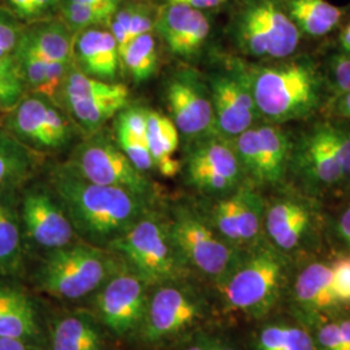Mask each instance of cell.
Listing matches in <instances>:
<instances>
[{
    "label": "cell",
    "instance_id": "1",
    "mask_svg": "<svg viewBox=\"0 0 350 350\" xmlns=\"http://www.w3.org/2000/svg\"><path fill=\"white\" fill-rule=\"evenodd\" d=\"M49 185L63 205L75 235L101 248H108L126 234L154 205L122 188L88 182L65 163L51 170Z\"/></svg>",
    "mask_w": 350,
    "mask_h": 350
},
{
    "label": "cell",
    "instance_id": "2",
    "mask_svg": "<svg viewBox=\"0 0 350 350\" xmlns=\"http://www.w3.org/2000/svg\"><path fill=\"white\" fill-rule=\"evenodd\" d=\"M261 121L283 125L309 118L325 100L327 81L309 57H288L267 64L243 60Z\"/></svg>",
    "mask_w": 350,
    "mask_h": 350
},
{
    "label": "cell",
    "instance_id": "3",
    "mask_svg": "<svg viewBox=\"0 0 350 350\" xmlns=\"http://www.w3.org/2000/svg\"><path fill=\"white\" fill-rule=\"evenodd\" d=\"M291 271L289 256L263 238L244 250L238 262L215 284L227 312L258 319L271 313L282 300Z\"/></svg>",
    "mask_w": 350,
    "mask_h": 350
},
{
    "label": "cell",
    "instance_id": "4",
    "mask_svg": "<svg viewBox=\"0 0 350 350\" xmlns=\"http://www.w3.org/2000/svg\"><path fill=\"white\" fill-rule=\"evenodd\" d=\"M227 36L241 56L262 62L288 59L300 47V30L283 0H234Z\"/></svg>",
    "mask_w": 350,
    "mask_h": 350
},
{
    "label": "cell",
    "instance_id": "5",
    "mask_svg": "<svg viewBox=\"0 0 350 350\" xmlns=\"http://www.w3.org/2000/svg\"><path fill=\"white\" fill-rule=\"evenodd\" d=\"M289 172L308 196L350 186V129L318 122L293 142Z\"/></svg>",
    "mask_w": 350,
    "mask_h": 350
},
{
    "label": "cell",
    "instance_id": "6",
    "mask_svg": "<svg viewBox=\"0 0 350 350\" xmlns=\"http://www.w3.org/2000/svg\"><path fill=\"white\" fill-rule=\"evenodd\" d=\"M108 250L121 257L147 286L174 283L187 273V263L175 245L167 217L154 209L146 214Z\"/></svg>",
    "mask_w": 350,
    "mask_h": 350
},
{
    "label": "cell",
    "instance_id": "7",
    "mask_svg": "<svg viewBox=\"0 0 350 350\" xmlns=\"http://www.w3.org/2000/svg\"><path fill=\"white\" fill-rule=\"evenodd\" d=\"M125 267L118 254L88 243H72L50 250L42 263L38 280L53 297L78 300L99 288Z\"/></svg>",
    "mask_w": 350,
    "mask_h": 350
},
{
    "label": "cell",
    "instance_id": "8",
    "mask_svg": "<svg viewBox=\"0 0 350 350\" xmlns=\"http://www.w3.org/2000/svg\"><path fill=\"white\" fill-rule=\"evenodd\" d=\"M65 165L88 182L122 188L152 202L157 199L150 175L130 161L105 127L77 142Z\"/></svg>",
    "mask_w": 350,
    "mask_h": 350
},
{
    "label": "cell",
    "instance_id": "9",
    "mask_svg": "<svg viewBox=\"0 0 350 350\" xmlns=\"http://www.w3.org/2000/svg\"><path fill=\"white\" fill-rule=\"evenodd\" d=\"M3 129L27 148L44 156L73 148L83 137L63 107L36 92H26L5 112Z\"/></svg>",
    "mask_w": 350,
    "mask_h": 350
},
{
    "label": "cell",
    "instance_id": "10",
    "mask_svg": "<svg viewBox=\"0 0 350 350\" xmlns=\"http://www.w3.org/2000/svg\"><path fill=\"white\" fill-rule=\"evenodd\" d=\"M167 221L175 245L188 267L215 283L234 267L244 252L226 241L204 213L186 204L175 205Z\"/></svg>",
    "mask_w": 350,
    "mask_h": 350
},
{
    "label": "cell",
    "instance_id": "11",
    "mask_svg": "<svg viewBox=\"0 0 350 350\" xmlns=\"http://www.w3.org/2000/svg\"><path fill=\"white\" fill-rule=\"evenodd\" d=\"M180 175L187 186L211 199L226 196L245 182L232 140L219 134L183 144Z\"/></svg>",
    "mask_w": 350,
    "mask_h": 350
},
{
    "label": "cell",
    "instance_id": "12",
    "mask_svg": "<svg viewBox=\"0 0 350 350\" xmlns=\"http://www.w3.org/2000/svg\"><path fill=\"white\" fill-rule=\"evenodd\" d=\"M163 99L182 144L218 134L209 86L198 69L183 65L166 75Z\"/></svg>",
    "mask_w": 350,
    "mask_h": 350
},
{
    "label": "cell",
    "instance_id": "13",
    "mask_svg": "<svg viewBox=\"0 0 350 350\" xmlns=\"http://www.w3.org/2000/svg\"><path fill=\"white\" fill-rule=\"evenodd\" d=\"M59 103L82 135L88 137L107 127L130 104V91L122 82L90 78L73 64L65 77Z\"/></svg>",
    "mask_w": 350,
    "mask_h": 350
},
{
    "label": "cell",
    "instance_id": "14",
    "mask_svg": "<svg viewBox=\"0 0 350 350\" xmlns=\"http://www.w3.org/2000/svg\"><path fill=\"white\" fill-rule=\"evenodd\" d=\"M231 140L247 182L261 189L286 180L293 140L282 125L260 122Z\"/></svg>",
    "mask_w": 350,
    "mask_h": 350
},
{
    "label": "cell",
    "instance_id": "15",
    "mask_svg": "<svg viewBox=\"0 0 350 350\" xmlns=\"http://www.w3.org/2000/svg\"><path fill=\"white\" fill-rule=\"evenodd\" d=\"M204 75L211 91L217 133L221 137L237 138L262 122L244 72L243 59L231 57L212 66Z\"/></svg>",
    "mask_w": 350,
    "mask_h": 350
},
{
    "label": "cell",
    "instance_id": "16",
    "mask_svg": "<svg viewBox=\"0 0 350 350\" xmlns=\"http://www.w3.org/2000/svg\"><path fill=\"white\" fill-rule=\"evenodd\" d=\"M266 199L260 188L244 182L234 192L213 199L201 211L213 228L239 250H247L265 238L263 217Z\"/></svg>",
    "mask_w": 350,
    "mask_h": 350
},
{
    "label": "cell",
    "instance_id": "17",
    "mask_svg": "<svg viewBox=\"0 0 350 350\" xmlns=\"http://www.w3.org/2000/svg\"><path fill=\"white\" fill-rule=\"evenodd\" d=\"M318 226V212L309 198L283 193L266 200L263 234L282 253L291 256L310 245Z\"/></svg>",
    "mask_w": 350,
    "mask_h": 350
},
{
    "label": "cell",
    "instance_id": "18",
    "mask_svg": "<svg viewBox=\"0 0 350 350\" xmlns=\"http://www.w3.org/2000/svg\"><path fill=\"white\" fill-rule=\"evenodd\" d=\"M21 192L18 211L27 238L49 252L75 243V228L50 185L30 186Z\"/></svg>",
    "mask_w": 350,
    "mask_h": 350
},
{
    "label": "cell",
    "instance_id": "19",
    "mask_svg": "<svg viewBox=\"0 0 350 350\" xmlns=\"http://www.w3.org/2000/svg\"><path fill=\"white\" fill-rule=\"evenodd\" d=\"M147 284L129 267H122L100 287L95 309L101 323L117 336L140 327L147 309Z\"/></svg>",
    "mask_w": 350,
    "mask_h": 350
},
{
    "label": "cell",
    "instance_id": "20",
    "mask_svg": "<svg viewBox=\"0 0 350 350\" xmlns=\"http://www.w3.org/2000/svg\"><path fill=\"white\" fill-rule=\"evenodd\" d=\"M153 34L165 51L182 63L200 56L212 34L209 13L185 4L159 5Z\"/></svg>",
    "mask_w": 350,
    "mask_h": 350
},
{
    "label": "cell",
    "instance_id": "21",
    "mask_svg": "<svg viewBox=\"0 0 350 350\" xmlns=\"http://www.w3.org/2000/svg\"><path fill=\"white\" fill-rule=\"evenodd\" d=\"M202 314L204 305L195 293L173 283L163 284L147 304L139 327L142 338L148 342L173 338L196 325Z\"/></svg>",
    "mask_w": 350,
    "mask_h": 350
},
{
    "label": "cell",
    "instance_id": "22",
    "mask_svg": "<svg viewBox=\"0 0 350 350\" xmlns=\"http://www.w3.org/2000/svg\"><path fill=\"white\" fill-rule=\"evenodd\" d=\"M291 288L292 300L302 325L340 313L341 306L335 296L329 262L314 261L305 265L293 276Z\"/></svg>",
    "mask_w": 350,
    "mask_h": 350
},
{
    "label": "cell",
    "instance_id": "23",
    "mask_svg": "<svg viewBox=\"0 0 350 350\" xmlns=\"http://www.w3.org/2000/svg\"><path fill=\"white\" fill-rule=\"evenodd\" d=\"M73 64L90 78L121 82L122 62L116 39L108 27H90L75 36Z\"/></svg>",
    "mask_w": 350,
    "mask_h": 350
},
{
    "label": "cell",
    "instance_id": "24",
    "mask_svg": "<svg viewBox=\"0 0 350 350\" xmlns=\"http://www.w3.org/2000/svg\"><path fill=\"white\" fill-rule=\"evenodd\" d=\"M46 156L0 129V195L20 193L42 169Z\"/></svg>",
    "mask_w": 350,
    "mask_h": 350
},
{
    "label": "cell",
    "instance_id": "25",
    "mask_svg": "<svg viewBox=\"0 0 350 350\" xmlns=\"http://www.w3.org/2000/svg\"><path fill=\"white\" fill-rule=\"evenodd\" d=\"M147 143L154 172L163 178L180 174V159L176 157L182 142L179 131L165 113L147 108Z\"/></svg>",
    "mask_w": 350,
    "mask_h": 350
},
{
    "label": "cell",
    "instance_id": "26",
    "mask_svg": "<svg viewBox=\"0 0 350 350\" xmlns=\"http://www.w3.org/2000/svg\"><path fill=\"white\" fill-rule=\"evenodd\" d=\"M20 42L47 62L73 63L75 34L59 16L24 25Z\"/></svg>",
    "mask_w": 350,
    "mask_h": 350
},
{
    "label": "cell",
    "instance_id": "27",
    "mask_svg": "<svg viewBox=\"0 0 350 350\" xmlns=\"http://www.w3.org/2000/svg\"><path fill=\"white\" fill-rule=\"evenodd\" d=\"M288 16L301 36L321 38L332 33L342 18V10L327 0H283Z\"/></svg>",
    "mask_w": 350,
    "mask_h": 350
},
{
    "label": "cell",
    "instance_id": "28",
    "mask_svg": "<svg viewBox=\"0 0 350 350\" xmlns=\"http://www.w3.org/2000/svg\"><path fill=\"white\" fill-rule=\"evenodd\" d=\"M159 5L153 0H125L113 13L108 29L120 52L135 38L153 33Z\"/></svg>",
    "mask_w": 350,
    "mask_h": 350
},
{
    "label": "cell",
    "instance_id": "29",
    "mask_svg": "<svg viewBox=\"0 0 350 350\" xmlns=\"http://www.w3.org/2000/svg\"><path fill=\"white\" fill-rule=\"evenodd\" d=\"M18 193L0 195V273H13L23 261Z\"/></svg>",
    "mask_w": 350,
    "mask_h": 350
},
{
    "label": "cell",
    "instance_id": "30",
    "mask_svg": "<svg viewBox=\"0 0 350 350\" xmlns=\"http://www.w3.org/2000/svg\"><path fill=\"white\" fill-rule=\"evenodd\" d=\"M52 350H105L98 325L86 315L72 314L57 321L51 332Z\"/></svg>",
    "mask_w": 350,
    "mask_h": 350
},
{
    "label": "cell",
    "instance_id": "31",
    "mask_svg": "<svg viewBox=\"0 0 350 350\" xmlns=\"http://www.w3.org/2000/svg\"><path fill=\"white\" fill-rule=\"evenodd\" d=\"M124 75L135 85H144L159 72V40L153 33H147L133 39L120 52Z\"/></svg>",
    "mask_w": 350,
    "mask_h": 350
},
{
    "label": "cell",
    "instance_id": "32",
    "mask_svg": "<svg viewBox=\"0 0 350 350\" xmlns=\"http://www.w3.org/2000/svg\"><path fill=\"white\" fill-rule=\"evenodd\" d=\"M38 332L31 302L21 292L10 289L0 302V338H26Z\"/></svg>",
    "mask_w": 350,
    "mask_h": 350
},
{
    "label": "cell",
    "instance_id": "33",
    "mask_svg": "<svg viewBox=\"0 0 350 350\" xmlns=\"http://www.w3.org/2000/svg\"><path fill=\"white\" fill-rule=\"evenodd\" d=\"M253 350H317L312 331L301 322H271L262 325Z\"/></svg>",
    "mask_w": 350,
    "mask_h": 350
},
{
    "label": "cell",
    "instance_id": "34",
    "mask_svg": "<svg viewBox=\"0 0 350 350\" xmlns=\"http://www.w3.org/2000/svg\"><path fill=\"white\" fill-rule=\"evenodd\" d=\"M112 13L92 8L83 4L75 3H60L59 17L65 23L73 34L90 27H108L112 20Z\"/></svg>",
    "mask_w": 350,
    "mask_h": 350
},
{
    "label": "cell",
    "instance_id": "35",
    "mask_svg": "<svg viewBox=\"0 0 350 350\" xmlns=\"http://www.w3.org/2000/svg\"><path fill=\"white\" fill-rule=\"evenodd\" d=\"M112 134L118 147L124 150L130 161L134 163L142 173L150 175L154 172V165L150 156L147 138L139 137L133 131L116 122H113Z\"/></svg>",
    "mask_w": 350,
    "mask_h": 350
},
{
    "label": "cell",
    "instance_id": "36",
    "mask_svg": "<svg viewBox=\"0 0 350 350\" xmlns=\"http://www.w3.org/2000/svg\"><path fill=\"white\" fill-rule=\"evenodd\" d=\"M0 5L12 13L23 25H29L57 17L60 0H0Z\"/></svg>",
    "mask_w": 350,
    "mask_h": 350
},
{
    "label": "cell",
    "instance_id": "37",
    "mask_svg": "<svg viewBox=\"0 0 350 350\" xmlns=\"http://www.w3.org/2000/svg\"><path fill=\"white\" fill-rule=\"evenodd\" d=\"M26 92L25 83L13 55L0 57V107L8 112Z\"/></svg>",
    "mask_w": 350,
    "mask_h": 350
},
{
    "label": "cell",
    "instance_id": "38",
    "mask_svg": "<svg viewBox=\"0 0 350 350\" xmlns=\"http://www.w3.org/2000/svg\"><path fill=\"white\" fill-rule=\"evenodd\" d=\"M334 291L340 306L350 305V252L336 256L331 262Z\"/></svg>",
    "mask_w": 350,
    "mask_h": 350
},
{
    "label": "cell",
    "instance_id": "39",
    "mask_svg": "<svg viewBox=\"0 0 350 350\" xmlns=\"http://www.w3.org/2000/svg\"><path fill=\"white\" fill-rule=\"evenodd\" d=\"M24 25L0 5V57L12 56L21 37Z\"/></svg>",
    "mask_w": 350,
    "mask_h": 350
},
{
    "label": "cell",
    "instance_id": "40",
    "mask_svg": "<svg viewBox=\"0 0 350 350\" xmlns=\"http://www.w3.org/2000/svg\"><path fill=\"white\" fill-rule=\"evenodd\" d=\"M329 77L332 88L338 95L350 92V56L340 55L335 56L329 64Z\"/></svg>",
    "mask_w": 350,
    "mask_h": 350
},
{
    "label": "cell",
    "instance_id": "41",
    "mask_svg": "<svg viewBox=\"0 0 350 350\" xmlns=\"http://www.w3.org/2000/svg\"><path fill=\"white\" fill-rule=\"evenodd\" d=\"M157 5L163 4H185L191 8L199 10L202 12H212L215 10L231 5L234 0H153Z\"/></svg>",
    "mask_w": 350,
    "mask_h": 350
},
{
    "label": "cell",
    "instance_id": "42",
    "mask_svg": "<svg viewBox=\"0 0 350 350\" xmlns=\"http://www.w3.org/2000/svg\"><path fill=\"white\" fill-rule=\"evenodd\" d=\"M334 228H335V234L338 240L350 252V206L345 208L342 212L338 214Z\"/></svg>",
    "mask_w": 350,
    "mask_h": 350
},
{
    "label": "cell",
    "instance_id": "43",
    "mask_svg": "<svg viewBox=\"0 0 350 350\" xmlns=\"http://www.w3.org/2000/svg\"><path fill=\"white\" fill-rule=\"evenodd\" d=\"M125 0H60V3H75L83 4L92 8H98L108 13H114Z\"/></svg>",
    "mask_w": 350,
    "mask_h": 350
},
{
    "label": "cell",
    "instance_id": "44",
    "mask_svg": "<svg viewBox=\"0 0 350 350\" xmlns=\"http://www.w3.org/2000/svg\"><path fill=\"white\" fill-rule=\"evenodd\" d=\"M341 331V350H350V315H338Z\"/></svg>",
    "mask_w": 350,
    "mask_h": 350
},
{
    "label": "cell",
    "instance_id": "45",
    "mask_svg": "<svg viewBox=\"0 0 350 350\" xmlns=\"http://www.w3.org/2000/svg\"><path fill=\"white\" fill-rule=\"evenodd\" d=\"M0 350H38L21 338H0Z\"/></svg>",
    "mask_w": 350,
    "mask_h": 350
},
{
    "label": "cell",
    "instance_id": "46",
    "mask_svg": "<svg viewBox=\"0 0 350 350\" xmlns=\"http://www.w3.org/2000/svg\"><path fill=\"white\" fill-rule=\"evenodd\" d=\"M335 111H336L338 116L350 120V92L338 95V101H336V105H335Z\"/></svg>",
    "mask_w": 350,
    "mask_h": 350
},
{
    "label": "cell",
    "instance_id": "47",
    "mask_svg": "<svg viewBox=\"0 0 350 350\" xmlns=\"http://www.w3.org/2000/svg\"><path fill=\"white\" fill-rule=\"evenodd\" d=\"M338 43H340V49L345 53L350 56V23L342 29V31L340 33L338 38Z\"/></svg>",
    "mask_w": 350,
    "mask_h": 350
},
{
    "label": "cell",
    "instance_id": "48",
    "mask_svg": "<svg viewBox=\"0 0 350 350\" xmlns=\"http://www.w3.org/2000/svg\"><path fill=\"white\" fill-rule=\"evenodd\" d=\"M209 350H237L230 344L215 341V340H209Z\"/></svg>",
    "mask_w": 350,
    "mask_h": 350
},
{
    "label": "cell",
    "instance_id": "49",
    "mask_svg": "<svg viewBox=\"0 0 350 350\" xmlns=\"http://www.w3.org/2000/svg\"><path fill=\"white\" fill-rule=\"evenodd\" d=\"M186 350H209V340H199Z\"/></svg>",
    "mask_w": 350,
    "mask_h": 350
},
{
    "label": "cell",
    "instance_id": "50",
    "mask_svg": "<svg viewBox=\"0 0 350 350\" xmlns=\"http://www.w3.org/2000/svg\"><path fill=\"white\" fill-rule=\"evenodd\" d=\"M8 291H10L8 288H0V302L5 297V295L8 293Z\"/></svg>",
    "mask_w": 350,
    "mask_h": 350
},
{
    "label": "cell",
    "instance_id": "51",
    "mask_svg": "<svg viewBox=\"0 0 350 350\" xmlns=\"http://www.w3.org/2000/svg\"><path fill=\"white\" fill-rule=\"evenodd\" d=\"M4 116H5V111L0 107V127H3V121H4Z\"/></svg>",
    "mask_w": 350,
    "mask_h": 350
}]
</instances>
